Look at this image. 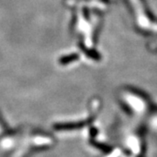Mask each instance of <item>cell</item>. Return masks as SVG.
Segmentation results:
<instances>
[]
</instances>
